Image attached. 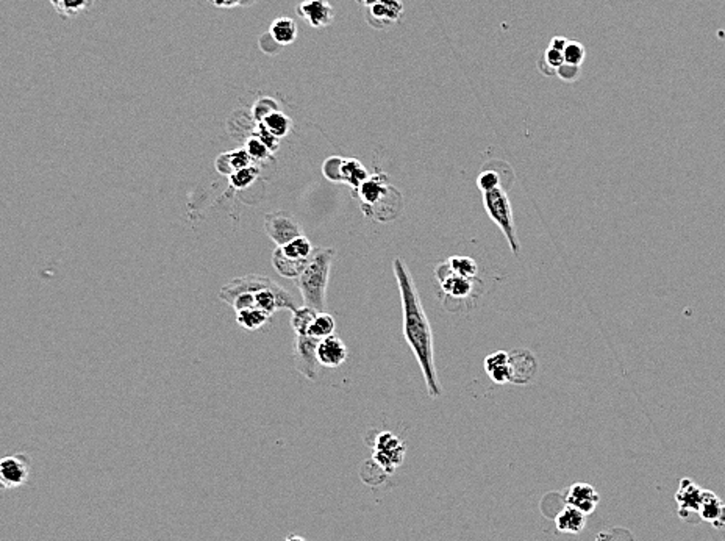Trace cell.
<instances>
[{"label": "cell", "mask_w": 725, "mask_h": 541, "mask_svg": "<svg viewBox=\"0 0 725 541\" xmlns=\"http://www.w3.org/2000/svg\"><path fill=\"white\" fill-rule=\"evenodd\" d=\"M250 160H252V158L249 157V153L245 149L233 151V152L225 153V155H221L218 158V162H216V168H218L221 174L228 175V177H230L232 174L238 173V170L249 168Z\"/></svg>", "instance_id": "obj_18"}, {"label": "cell", "mask_w": 725, "mask_h": 541, "mask_svg": "<svg viewBox=\"0 0 725 541\" xmlns=\"http://www.w3.org/2000/svg\"><path fill=\"white\" fill-rule=\"evenodd\" d=\"M484 369L495 384H508L510 382V362L508 352H494L484 360Z\"/></svg>", "instance_id": "obj_17"}, {"label": "cell", "mask_w": 725, "mask_h": 541, "mask_svg": "<svg viewBox=\"0 0 725 541\" xmlns=\"http://www.w3.org/2000/svg\"><path fill=\"white\" fill-rule=\"evenodd\" d=\"M219 298L232 305L235 311L260 309L272 316L280 309L291 311L298 309L293 294L288 289L280 287L272 278L258 274H249L227 283L221 289Z\"/></svg>", "instance_id": "obj_2"}, {"label": "cell", "mask_w": 725, "mask_h": 541, "mask_svg": "<svg viewBox=\"0 0 725 541\" xmlns=\"http://www.w3.org/2000/svg\"><path fill=\"white\" fill-rule=\"evenodd\" d=\"M317 360L322 368H339L347 360V347L341 338L330 335L319 341Z\"/></svg>", "instance_id": "obj_12"}, {"label": "cell", "mask_w": 725, "mask_h": 541, "mask_svg": "<svg viewBox=\"0 0 725 541\" xmlns=\"http://www.w3.org/2000/svg\"><path fill=\"white\" fill-rule=\"evenodd\" d=\"M538 67H539L542 74H546V76H553V74H557V69H553L552 66L547 65V63L544 61V58H542V60L538 63Z\"/></svg>", "instance_id": "obj_38"}, {"label": "cell", "mask_w": 725, "mask_h": 541, "mask_svg": "<svg viewBox=\"0 0 725 541\" xmlns=\"http://www.w3.org/2000/svg\"><path fill=\"white\" fill-rule=\"evenodd\" d=\"M585 521L586 515L570 505H566V509L559 511L555 520L558 531L568 533H579L585 527Z\"/></svg>", "instance_id": "obj_19"}, {"label": "cell", "mask_w": 725, "mask_h": 541, "mask_svg": "<svg viewBox=\"0 0 725 541\" xmlns=\"http://www.w3.org/2000/svg\"><path fill=\"white\" fill-rule=\"evenodd\" d=\"M287 541H306V540H304L302 537H295V535H291Z\"/></svg>", "instance_id": "obj_39"}, {"label": "cell", "mask_w": 725, "mask_h": 541, "mask_svg": "<svg viewBox=\"0 0 725 541\" xmlns=\"http://www.w3.org/2000/svg\"><path fill=\"white\" fill-rule=\"evenodd\" d=\"M298 14L313 28H324L335 19V10L328 0H304L298 5Z\"/></svg>", "instance_id": "obj_10"}, {"label": "cell", "mask_w": 725, "mask_h": 541, "mask_svg": "<svg viewBox=\"0 0 725 541\" xmlns=\"http://www.w3.org/2000/svg\"><path fill=\"white\" fill-rule=\"evenodd\" d=\"M245 151H247L249 157L254 158V160H265V158L271 155V151L267 149V146L258 138V136H254V138H250L247 141V147H245Z\"/></svg>", "instance_id": "obj_31"}, {"label": "cell", "mask_w": 725, "mask_h": 541, "mask_svg": "<svg viewBox=\"0 0 725 541\" xmlns=\"http://www.w3.org/2000/svg\"><path fill=\"white\" fill-rule=\"evenodd\" d=\"M568 43H569V39L563 38V36H555V38H552V41H550L549 45H552V47H555V49L561 50V52H563L564 47L568 45Z\"/></svg>", "instance_id": "obj_37"}, {"label": "cell", "mask_w": 725, "mask_h": 541, "mask_svg": "<svg viewBox=\"0 0 725 541\" xmlns=\"http://www.w3.org/2000/svg\"><path fill=\"white\" fill-rule=\"evenodd\" d=\"M483 201H484V208H487L489 218L498 224V227L502 232H504L508 243H510L513 254H515L516 257H519V250H521V247H519L515 222H513L511 203H510V199H508L506 196V190L498 188V190L483 192Z\"/></svg>", "instance_id": "obj_4"}, {"label": "cell", "mask_w": 725, "mask_h": 541, "mask_svg": "<svg viewBox=\"0 0 725 541\" xmlns=\"http://www.w3.org/2000/svg\"><path fill=\"white\" fill-rule=\"evenodd\" d=\"M508 362H510L511 384H528L536 375V371H538V362H536L532 352L527 349H515L508 352Z\"/></svg>", "instance_id": "obj_8"}, {"label": "cell", "mask_w": 725, "mask_h": 541, "mask_svg": "<svg viewBox=\"0 0 725 541\" xmlns=\"http://www.w3.org/2000/svg\"><path fill=\"white\" fill-rule=\"evenodd\" d=\"M599 503H601V496H599L596 488L588 485V483H574V485L568 489L566 504L575 507L581 514H592Z\"/></svg>", "instance_id": "obj_13"}, {"label": "cell", "mask_w": 725, "mask_h": 541, "mask_svg": "<svg viewBox=\"0 0 725 541\" xmlns=\"http://www.w3.org/2000/svg\"><path fill=\"white\" fill-rule=\"evenodd\" d=\"M585 47L583 44L577 43V41H569L566 47H564L563 50V56H564V63H568V65H572V66H580L581 63L585 61Z\"/></svg>", "instance_id": "obj_30"}, {"label": "cell", "mask_w": 725, "mask_h": 541, "mask_svg": "<svg viewBox=\"0 0 725 541\" xmlns=\"http://www.w3.org/2000/svg\"><path fill=\"white\" fill-rule=\"evenodd\" d=\"M211 2H213L214 7L233 8V7H236V5L243 3V0H211Z\"/></svg>", "instance_id": "obj_36"}, {"label": "cell", "mask_w": 725, "mask_h": 541, "mask_svg": "<svg viewBox=\"0 0 725 541\" xmlns=\"http://www.w3.org/2000/svg\"><path fill=\"white\" fill-rule=\"evenodd\" d=\"M402 3L399 0H383L370 7V13L375 16V19L385 22H396L402 16Z\"/></svg>", "instance_id": "obj_24"}, {"label": "cell", "mask_w": 725, "mask_h": 541, "mask_svg": "<svg viewBox=\"0 0 725 541\" xmlns=\"http://www.w3.org/2000/svg\"><path fill=\"white\" fill-rule=\"evenodd\" d=\"M333 257V249L315 247L304 272L295 278L304 304L317 313L325 310V293Z\"/></svg>", "instance_id": "obj_3"}, {"label": "cell", "mask_w": 725, "mask_h": 541, "mask_svg": "<svg viewBox=\"0 0 725 541\" xmlns=\"http://www.w3.org/2000/svg\"><path fill=\"white\" fill-rule=\"evenodd\" d=\"M308 260H299V258L289 257V255L283 252L280 246H277V249L274 250V254H272V265L274 267H276V271L278 272V274L287 278H294V280L302 274V272H304V269L308 265Z\"/></svg>", "instance_id": "obj_16"}, {"label": "cell", "mask_w": 725, "mask_h": 541, "mask_svg": "<svg viewBox=\"0 0 725 541\" xmlns=\"http://www.w3.org/2000/svg\"><path fill=\"white\" fill-rule=\"evenodd\" d=\"M392 269L397 278L399 289L402 298L403 310V335L407 338L411 351L418 358L419 366L424 374L427 390L430 397L443 395L441 384L438 380L435 355H433V332L425 315L424 305L419 298L413 277L401 258L392 261Z\"/></svg>", "instance_id": "obj_1"}, {"label": "cell", "mask_w": 725, "mask_h": 541, "mask_svg": "<svg viewBox=\"0 0 725 541\" xmlns=\"http://www.w3.org/2000/svg\"><path fill=\"white\" fill-rule=\"evenodd\" d=\"M265 229L277 246H285L295 238L302 236V225L293 214L276 212L265 216Z\"/></svg>", "instance_id": "obj_6"}, {"label": "cell", "mask_w": 725, "mask_h": 541, "mask_svg": "<svg viewBox=\"0 0 725 541\" xmlns=\"http://www.w3.org/2000/svg\"><path fill=\"white\" fill-rule=\"evenodd\" d=\"M436 278L441 283L443 291L449 294L450 298L455 299H465L469 298L473 291V282L472 278H465L456 276L452 266H450L449 260L436 267Z\"/></svg>", "instance_id": "obj_7"}, {"label": "cell", "mask_w": 725, "mask_h": 541, "mask_svg": "<svg viewBox=\"0 0 725 541\" xmlns=\"http://www.w3.org/2000/svg\"><path fill=\"white\" fill-rule=\"evenodd\" d=\"M54 10L63 18H77L93 8L94 0H49Z\"/></svg>", "instance_id": "obj_21"}, {"label": "cell", "mask_w": 725, "mask_h": 541, "mask_svg": "<svg viewBox=\"0 0 725 541\" xmlns=\"http://www.w3.org/2000/svg\"><path fill=\"white\" fill-rule=\"evenodd\" d=\"M544 61L549 66H552L553 69H558L559 66L564 65L563 52H561V50H558L555 47H552V45H549V47H547V50H546V54H544Z\"/></svg>", "instance_id": "obj_33"}, {"label": "cell", "mask_w": 725, "mask_h": 541, "mask_svg": "<svg viewBox=\"0 0 725 541\" xmlns=\"http://www.w3.org/2000/svg\"><path fill=\"white\" fill-rule=\"evenodd\" d=\"M677 504H678V515L683 520H693V518H700L699 516V509L702 503V489L695 485L693 481L683 479L678 492L676 494Z\"/></svg>", "instance_id": "obj_11"}, {"label": "cell", "mask_w": 725, "mask_h": 541, "mask_svg": "<svg viewBox=\"0 0 725 541\" xmlns=\"http://www.w3.org/2000/svg\"><path fill=\"white\" fill-rule=\"evenodd\" d=\"M317 338H313L310 335H298L294 346V362L295 368L300 374H304L306 379L316 380L321 375V363L317 360Z\"/></svg>", "instance_id": "obj_5"}, {"label": "cell", "mask_w": 725, "mask_h": 541, "mask_svg": "<svg viewBox=\"0 0 725 541\" xmlns=\"http://www.w3.org/2000/svg\"><path fill=\"white\" fill-rule=\"evenodd\" d=\"M699 516L700 520L711 522L717 529L725 527V505L715 493L708 492V489H702Z\"/></svg>", "instance_id": "obj_14"}, {"label": "cell", "mask_w": 725, "mask_h": 541, "mask_svg": "<svg viewBox=\"0 0 725 541\" xmlns=\"http://www.w3.org/2000/svg\"><path fill=\"white\" fill-rule=\"evenodd\" d=\"M269 320V313L260 309H244L236 311V321L245 330H258Z\"/></svg>", "instance_id": "obj_22"}, {"label": "cell", "mask_w": 725, "mask_h": 541, "mask_svg": "<svg viewBox=\"0 0 725 541\" xmlns=\"http://www.w3.org/2000/svg\"><path fill=\"white\" fill-rule=\"evenodd\" d=\"M28 463L19 455L0 459V489L24 485L28 479Z\"/></svg>", "instance_id": "obj_9"}, {"label": "cell", "mask_w": 725, "mask_h": 541, "mask_svg": "<svg viewBox=\"0 0 725 541\" xmlns=\"http://www.w3.org/2000/svg\"><path fill=\"white\" fill-rule=\"evenodd\" d=\"M282 247V250L287 255H289V257L293 258H299V260H308L311 257L313 250H315V247H313V244L310 243V240L308 238H305L304 235L295 238V240H293L288 244H285V246H280Z\"/></svg>", "instance_id": "obj_28"}, {"label": "cell", "mask_w": 725, "mask_h": 541, "mask_svg": "<svg viewBox=\"0 0 725 541\" xmlns=\"http://www.w3.org/2000/svg\"><path fill=\"white\" fill-rule=\"evenodd\" d=\"M269 35L277 44H293L298 39V25L291 18H278L271 24Z\"/></svg>", "instance_id": "obj_20"}, {"label": "cell", "mask_w": 725, "mask_h": 541, "mask_svg": "<svg viewBox=\"0 0 725 541\" xmlns=\"http://www.w3.org/2000/svg\"><path fill=\"white\" fill-rule=\"evenodd\" d=\"M449 263L456 276L465 278H473L477 274L476 261L469 257H452L449 258Z\"/></svg>", "instance_id": "obj_29"}, {"label": "cell", "mask_w": 725, "mask_h": 541, "mask_svg": "<svg viewBox=\"0 0 725 541\" xmlns=\"http://www.w3.org/2000/svg\"><path fill=\"white\" fill-rule=\"evenodd\" d=\"M513 180H515V175H513L511 169H508L504 174H500L498 169H493L491 168V164L488 163L487 166L483 168L480 175L477 177V186L482 192L498 190V188L508 190V188L511 186Z\"/></svg>", "instance_id": "obj_15"}, {"label": "cell", "mask_w": 725, "mask_h": 541, "mask_svg": "<svg viewBox=\"0 0 725 541\" xmlns=\"http://www.w3.org/2000/svg\"><path fill=\"white\" fill-rule=\"evenodd\" d=\"M380 2H383V0H366V3L370 5V7H372V5H375V3H380Z\"/></svg>", "instance_id": "obj_40"}, {"label": "cell", "mask_w": 725, "mask_h": 541, "mask_svg": "<svg viewBox=\"0 0 725 541\" xmlns=\"http://www.w3.org/2000/svg\"><path fill=\"white\" fill-rule=\"evenodd\" d=\"M316 315L317 311L310 309V307H298L293 311V318H291V324H293L295 335H308V330H310Z\"/></svg>", "instance_id": "obj_27"}, {"label": "cell", "mask_w": 725, "mask_h": 541, "mask_svg": "<svg viewBox=\"0 0 725 541\" xmlns=\"http://www.w3.org/2000/svg\"><path fill=\"white\" fill-rule=\"evenodd\" d=\"M256 169L254 168H244L241 170H238V173L232 174L230 175V185L233 188H245L249 184H252V180L256 177Z\"/></svg>", "instance_id": "obj_32"}, {"label": "cell", "mask_w": 725, "mask_h": 541, "mask_svg": "<svg viewBox=\"0 0 725 541\" xmlns=\"http://www.w3.org/2000/svg\"><path fill=\"white\" fill-rule=\"evenodd\" d=\"M261 124L265 125L266 130L269 133H272L276 138H283L285 135H287L289 132V127H291V119L283 115L282 111H272L271 115H267L265 119H263Z\"/></svg>", "instance_id": "obj_25"}, {"label": "cell", "mask_w": 725, "mask_h": 541, "mask_svg": "<svg viewBox=\"0 0 725 541\" xmlns=\"http://www.w3.org/2000/svg\"><path fill=\"white\" fill-rule=\"evenodd\" d=\"M256 136H258V138H260L263 142H265V144L267 146V149H269L271 152L277 151V147H278V140H277L276 136H274L272 133L267 132L266 127H265V125H263L261 122L258 124V133H256Z\"/></svg>", "instance_id": "obj_35"}, {"label": "cell", "mask_w": 725, "mask_h": 541, "mask_svg": "<svg viewBox=\"0 0 725 541\" xmlns=\"http://www.w3.org/2000/svg\"><path fill=\"white\" fill-rule=\"evenodd\" d=\"M368 179L366 169L363 168V164L358 160H342L341 166V180L347 181V184L359 188L364 180Z\"/></svg>", "instance_id": "obj_23"}, {"label": "cell", "mask_w": 725, "mask_h": 541, "mask_svg": "<svg viewBox=\"0 0 725 541\" xmlns=\"http://www.w3.org/2000/svg\"><path fill=\"white\" fill-rule=\"evenodd\" d=\"M335 320L332 315H328V313H317L315 321H313L310 330H308V335L313 338H317V340H324L330 337V335H333L335 332Z\"/></svg>", "instance_id": "obj_26"}, {"label": "cell", "mask_w": 725, "mask_h": 541, "mask_svg": "<svg viewBox=\"0 0 725 541\" xmlns=\"http://www.w3.org/2000/svg\"><path fill=\"white\" fill-rule=\"evenodd\" d=\"M557 76L561 77L563 80L566 82H574L580 77V66H572L564 63V65H561L557 69Z\"/></svg>", "instance_id": "obj_34"}]
</instances>
